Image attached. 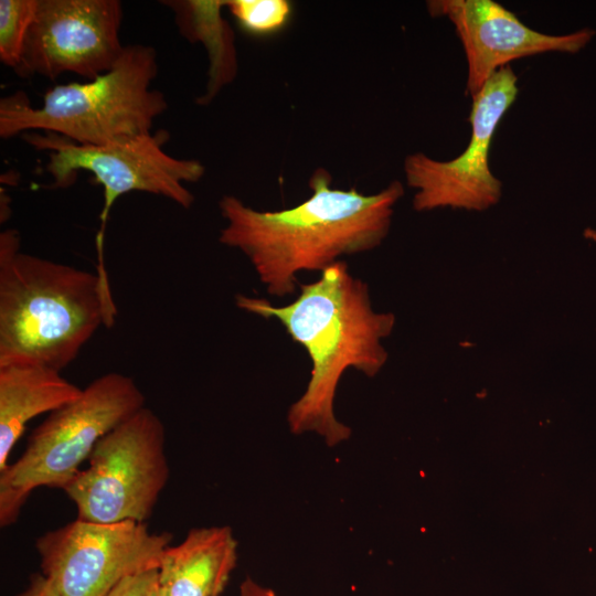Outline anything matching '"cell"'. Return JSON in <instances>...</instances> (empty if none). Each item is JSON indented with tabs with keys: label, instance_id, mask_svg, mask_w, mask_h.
<instances>
[{
	"label": "cell",
	"instance_id": "3",
	"mask_svg": "<svg viewBox=\"0 0 596 596\" xmlns=\"http://www.w3.org/2000/svg\"><path fill=\"white\" fill-rule=\"evenodd\" d=\"M116 313L97 273L21 252L15 230L0 234V365L61 372Z\"/></svg>",
	"mask_w": 596,
	"mask_h": 596
},
{
	"label": "cell",
	"instance_id": "12",
	"mask_svg": "<svg viewBox=\"0 0 596 596\" xmlns=\"http://www.w3.org/2000/svg\"><path fill=\"white\" fill-rule=\"evenodd\" d=\"M237 542L228 526L195 528L169 545L159 566L166 596H220L236 566Z\"/></svg>",
	"mask_w": 596,
	"mask_h": 596
},
{
	"label": "cell",
	"instance_id": "14",
	"mask_svg": "<svg viewBox=\"0 0 596 596\" xmlns=\"http://www.w3.org/2000/svg\"><path fill=\"white\" fill-rule=\"evenodd\" d=\"M162 3L174 13L181 34L188 41L205 46L210 61L209 81L198 103L206 105L237 72L234 33L221 13L227 0H166Z\"/></svg>",
	"mask_w": 596,
	"mask_h": 596
},
{
	"label": "cell",
	"instance_id": "7",
	"mask_svg": "<svg viewBox=\"0 0 596 596\" xmlns=\"http://www.w3.org/2000/svg\"><path fill=\"white\" fill-rule=\"evenodd\" d=\"M63 491L79 520L145 523L169 479L166 428L145 406L102 437Z\"/></svg>",
	"mask_w": 596,
	"mask_h": 596
},
{
	"label": "cell",
	"instance_id": "20",
	"mask_svg": "<svg viewBox=\"0 0 596 596\" xmlns=\"http://www.w3.org/2000/svg\"><path fill=\"white\" fill-rule=\"evenodd\" d=\"M153 596H166L164 592L161 589V587L158 585Z\"/></svg>",
	"mask_w": 596,
	"mask_h": 596
},
{
	"label": "cell",
	"instance_id": "2",
	"mask_svg": "<svg viewBox=\"0 0 596 596\" xmlns=\"http://www.w3.org/2000/svg\"><path fill=\"white\" fill-rule=\"evenodd\" d=\"M236 305L278 320L309 354L311 375L305 393L288 411L290 430L315 432L329 446L348 439L351 429L333 411L339 380L349 368L370 377L380 372L387 361L381 341L392 333L395 316L373 310L368 285L341 260L323 269L315 283L300 285L298 298L286 306L247 296H237Z\"/></svg>",
	"mask_w": 596,
	"mask_h": 596
},
{
	"label": "cell",
	"instance_id": "16",
	"mask_svg": "<svg viewBox=\"0 0 596 596\" xmlns=\"http://www.w3.org/2000/svg\"><path fill=\"white\" fill-rule=\"evenodd\" d=\"M38 3L39 0L0 1V61L14 71L20 65Z\"/></svg>",
	"mask_w": 596,
	"mask_h": 596
},
{
	"label": "cell",
	"instance_id": "19",
	"mask_svg": "<svg viewBox=\"0 0 596 596\" xmlns=\"http://www.w3.org/2000/svg\"><path fill=\"white\" fill-rule=\"evenodd\" d=\"M18 596H51L42 586L39 575H34L30 587Z\"/></svg>",
	"mask_w": 596,
	"mask_h": 596
},
{
	"label": "cell",
	"instance_id": "18",
	"mask_svg": "<svg viewBox=\"0 0 596 596\" xmlns=\"http://www.w3.org/2000/svg\"><path fill=\"white\" fill-rule=\"evenodd\" d=\"M240 596H276V594L273 589L262 586L247 577L241 584Z\"/></svg>",
	"mask_w": 596,
	"mask_h": 596
},
{
	"label": "cell",
	"instance_id": "5",
	"mask_svg": "<svg viewBox=\"0 0 596 596\" xmlns=\"http://www.w3.org/2000/svg\"><path fill=\"white\" fill-rule=\"evenodd\" d=\"M145 395L128 375L96 377L81 396L52 412L30 435L23 454L0 471V525L13 524L40 487L72 481L98 440L145 407Z\"/></svg>",
	"mask_w": 596,
	"mask_h": 596
},
{
	"label": "cell",
	"instance_id": "4",
	"mask_svg": "<svg viewBox=\"0 0 596 596\" xmlns=\"http://www.w3.org/2000/svg\"><path fill=\"white\" fill-rule=\"evenodd\" d=\"M158 73L152 46L126 45L117 63L87 83L58 84L31 107L23 94L1 99L0 137L44 130L79 145L103 146L151 132L167 100L151 83Z\"/></svg>",
	"mask_w": 596,
	"mask_h": 596
},
{
	"label": "cell",
	"instance_id": "11",
	"mask_svg": "<svg viewBox=\"0 0 596 596\" xmlns=\"http://www.w3.org/2000/svg\"><path fill=\"white\" fill-rule=\"evenodd\" d=\"M427 9L453 23L465 52L466 92L471 97L510 62L549 52L576 53L595 34L590 29L563 35L536 31L493 0H432Z\"/></svg>",
	"mask_w": 596,
	"mask_h": 596
},
{
	"label": "cell",
	"instance_id": "6",
	"mask_svg": "<svg viewBox=\"0 0 596 596\" xmlns=\"http://www.w3.org/2000/svg\"><path fill=\"white\" fill-rule=\"evenodd\" d=\"M24 137L36 149L50 151L46 170L54 187H70L82 170L91 172L94 181L102 185L104 204L97 234L96 273L104 286H109L103 257L104 232L115 201L126 193L139 191L166 196L189 209L194 196L183 183L198 182L205 172L200 161L174 158L163 150L169 139L166 130L103 146L79 145L52 132L44 136L25 134Z\"/></svg>",
	"mask_w": 596,
	"mask_h": 596
},
{
	"label": "cell",
	"instance_id": "13",
	"mask_svg": "<svg viewBox=\"0 0 596 596\" xmlns=\"http://www.w3.org/2000/svg\"><path fill=\"white\" fill-rule=\"evenodd\" d=\"M83 392L61 372L35 363L0 365V471L34 417L62 408Z\"/></svg>",
	"mask_w": 596,
	"mask_h": 596
},
{
	"label": "cell",
	"instance_id": "8",
	"mask_svg": "<svg viewBox=\"0 0 596 596\" xmlns=\"http://www.w3.org/2000/svg\"><path fill=\"white\" fill-rule=\"evenodd\" d=\"M171 540L146 523L76 519L38 538L39 577L51 596H106L124 578L159 570Z\"/></svg>",
	"mask_w": 596,
	"mask_h": 596
},
{
	"label": "cell",
	"instance_id": "15",
	"mask_svg": "<svg viewBox=\"0 0 596 596\" xmlns=\"http://www.w3.org/2000/svg\"><path fill=\"white\" fill-rule=\"evenodd\" d=\"M238 26L253 36H270L289 24L292 4L287 0H227Z\"/></svg>",
	"mask_w": 596,
	"mask_h": 596
},
{
	"label": "cell",
	"instance_id": "17",
	"mask_svg": "<svg viewBox=\"0 0 596 596\" xmlns=\"http://www.w3.org/2000/svg\"><path fill=\"white\" fill-rule=\"evenodd\" d=\"M159 585V570L130 575L117 584L106 596H153Z\"/></svg>",
	"mask_w": 596,
	"mask_h": 596
},
{
	"label": "cell",
	"instance_id": "1",
	"mask_svg": "<svg viewBox=\"0 0 596 596\" xmlns=\"http://www.w3.org/2000/svg\"><path fill=\"white\" fill-rule=\"evenodd\" d=\"M331 182L327 169H316L311 195L280 211H257L234 195L220 200L226 225L219 241L248 257L269 295H292L297 273L322 272L343 255L377 247L387 236L394 206L404 195L402 182L394 180L374 194L332 188Z\"/></svg>",
	"mask_w": 596,
	"mask_h": 596
},
{
	"label": "cell",
	"instance_id": "9",
	"mask_svg": "<svg viewBox=\"0 0 596 596\" xmlns=\"http://www.w3.org/2000/svg\"><path fill=\"white\" fill-rule=\"evenodd\" d=\"M519 94L518 76L508 65L498 70L472 96L468 146L454 159L436 160L423 152L406 156V184L415 190L413 209L486 211L502 196V181L490 169L496 130Z\"/></svg>",
	"mask_w": 596,
	"mask_h": 596
},
{
	"label": "cell",
	"instance_id": "10",
	"mask_svg": "<svg viewBox=\"0 0 596 596\" xmlns=\"http://www.w3.org/2000/svg\"><path fill=\"white\" fill-rule=\"evenodd\" d=\"M121 22L118 0H39L15 72L50 79L73 73L92 81L121 56Z\"/></svg>",
	"mask_w": 596,
	"mask_h": 596
}]
</instances>
